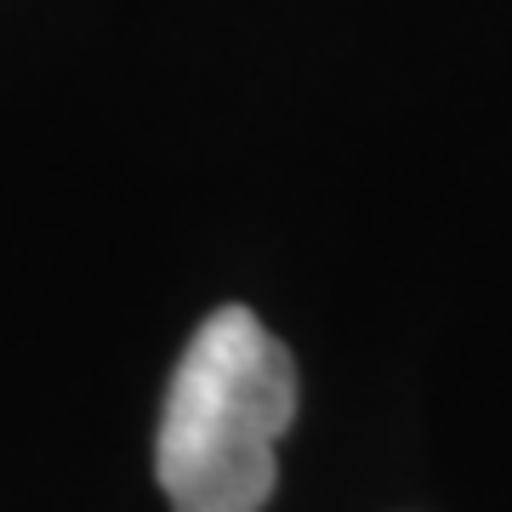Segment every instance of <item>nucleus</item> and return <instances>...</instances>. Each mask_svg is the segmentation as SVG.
Returning a JSON list of instances; mask_svg holds the SVG:
<instances>
[{
	"instance_id": "f257e3e1",
	"label": "nucleus",
	"mask_w": 512,
	"mask_h": 512,
	"mask_svg": "<svg viewBox=\"0 0 512 512\" xmlns=\"http://www.w3.org/2000/svg\"><path fill=\"white\" fill-rule=\"evenodd\" d=\"M291 416V348L239 302L205 313L171 370L154 433V478L171 512H262Z\"/></svg>"
}]
</instances>
